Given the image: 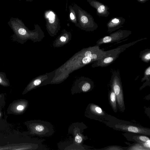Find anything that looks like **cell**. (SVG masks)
<instances>
[{"instance_id":"1","label":"cell","mask_w":150,"mask_h":150,"mask_svg":"<svg viewBox=\"0 0 150 150\" xmlns=\"http://www.w3.org/2000/svg\"><path fill=\"white\" fill-rule=\"evenodd\" d=\"M87 127L83 122H76L72 124L68 129V134L73 136L70 141L63 142V150H86V146L83 144L84 141L88 139L87 137L82 134L84 130Z\"/></svg>"},{"instance_id":"2","label":"cell","mask_w":150,"mask_h":150,"mask_svg":"<svg viewBox=\"0 0 150 150\" xmlns=\"http://www.w3.org/2000/svg\"><path fill=\"white\" fill-rule=\"evenodd\" d=\"M107 126L115 130L125 132L150 135V129L129 121L117 118L104 123Z\"/></svg>"},{"instance_id":"3","label":"cell","mask_w":150,"mask_h":150,"mask_svg":"<svg viewBox=\"0 0 150 150\" xmlns=\"http://www.w3.org/2000/svg\"><path fill=\"white\" fill-rule=\"evenodd\" d=\"M73 6L76 13L77 26L88 31H93L98 28V25L90 13L75 4Z\"/></svg>"},{"instance_id":"4","label":"cell","mask_w":150,"mask_h":150,"mask_svg":"<svg viewBox=\"0 0 150 150\" xmlns=\"http://www.w3.org/2000/svg\"><path fill=\"white\" fill-rule=\"evenodd\" d=\"M31 134L43 137L52 136L54 133L53 126L49 122L39 119L31 121L29 124Z\"/></svg>"},{"instance_id":"5","label":"cell","mask_w":150,"mask_h":150,"mask_svg":"<svg viewBox=\"0 0 150 150\" xmlns=\"http://www.w3.org/2000/svg\"><path fill=\"white\" fill-rule=\"evenodd\" d=\"M110 86L116 95L117 108L123 112L125 110V106L122 83L119 71L113 72L110 80Z\"/></svg>"},{"instance_id":"6","label":"cell","mask_w":150,"mask_h":150,"mask_svg":"<svg viewBox=\"0 0 150 150\" xmlns=\"http://www.w3.org/2000/svg\"><path fill=\"white\" fill-rule=\"evenodd\" d=\"M84 115L91 119L104 123L116 118L105 112L100 106L94 103H90L87 106Z\"/></svg>"},{"instance_id":"7","label":"cell","mask_w":150,"mask_h":150,"mask_svg":"<svg viewBox=\"0 0 150 150\" xmlns=\"http://www.w3.org/2000/svg\"><path fill=\"white\" fill-rule=\"evenodd\" d=\"M132 31L129 30L119 29L108 35L105 36L100 38L96 42V46H99L105 44L117 42L129 36Z\"/></svg>"},{"instance_id":"8","label":"cell","mask_w":150,"mask_h":150,"mask_svg":"<svg viewBox=\"0 0 150 150\" xmlns=\"http://www.w3.org/2000/svg\"><path fill=\"white\" fill-rule=\"evenodd\" d=\"M46 25L48 28H57L60 25V20L56 13L51 9L47 10L44 13Z\"/></svg>"},{"instance_id":"9","label":"cell","mask_w":150,"mask_h":150,"mask_svg":"<svg viewBox=\"0 0 150 150\" xmlns=\"http://www.w3.org/2000/svg\"><path fill=\"white\" fill-rule=\"evenodd\" d=\"M90 5L96 10V14L99 16L107 17L110 14L109 8L106 5L96 0H87Z\"/></svg>"},{"instance_id":"10","label":"cell","mask_w":150,"mask_h":150,"mask_svg":"<svg viewBox=\"0 0 150 150\" xmlns=\"http://www.w3.org/2000/svg\"><path fill=\"white\" fill-rule=\"evenodd\" d=\"M125 21V19L122 17L112 18L106 25L108 33L110 34L122 27Z\"/></svg>"},{"instance_id":"11","label":"cell","mask_w":150,"mask_h":150,"mask_svg":"<svg viewBox=\"0 0 150 150\" xmlns=\"http://www.w3.org/2000/svg\"><path fill=\"white\" fill-rule=\"evenodd\" d=\"M94 87L93 82L91 81H88L83 83L80 85V87L73 89L71 93L73 95L81 92H87L91 91Z\"/></svg>"},{"instance_id":"12","label":"cell","mask_w":150,"mask_h":150,"mask_svg":"<svg viewBox=\"0 0 150 150\" xmlns=\"http://www.w3.org/2000/svg\"><path fill=\"white\" fill-rule=\"evenodd\" d=\"M109 99L112 108L114 111L116 113L117 111V98L113 90L112 89L109 93Z\"/></svg>"},{"instance_id":"13","label":"cell","mask_w":150,"mask_h":150,"mask_svg":"<svg viewBox=\"0 0 150 150\" xmlns=\"http://www.w3.org/2000/svg\"><path fill=\"white\" fill-rule=\"evenodd\" d=\"M146 80L142 86L140 88V89H142L146 86L150 85V66H149L145 70L144 72V76L142 78L141 82Z\"/></svg>"},{"instance_id":"14","label":"cell","mask_w":150,"mask_h":150,"mask_svg":"<svg viewBox=\"0 0 150 150\" xmlns=\"http://www.w3.org/2000/svg\"><path fill=\"white\" fill-rule=\"evenodd\" d=\"M139 57L144 62L149 63L150 61V49H146L141 51Z\"/></svg>"},{"instance_id":"15","label":"cell","mask_w":150,"mask_h":150,"mask_svg":"<svg viewBox=\"0 0 150 150\" xmlns=\"http://www.w3.org/2000/svg\"><path fill=\"white\" fill-rule=\"evenodd\" d=\"M69 20L73 23L75 24L76 26H77V21L76 15L73 6L71 5H70L69 6Z\"/></svg>"},{"instance_id":"16","label":"cell","mask_w":150,"mask_h":150,"mask_svg":"<svg viewBox=\"0 0 150 150\" xmlns=\"http://www.w3.org/2000/svg\"><path fill=\"white\" fill-rule=\"evenodd\" d=\"M133 139L137 142L141 144L146 142H150L149 138L146 135H136L133 137Z\"/></svg>"},{"instance_id":"17","label":"cell","mask_w":150,"mask_h":150,"mask_svg":"<svg viewBox=\"0 0 150 150\" xmlns=\"http://www.w3.org/2000/svg\"><path fill=\"white\" fill-rule=\"evenodd\" d=\"M0 85L7 86L9 85V81L5 72L0 71Z\"/></svg>"},{"instance_id":"18","label":"cell","mask_w":150,"mask_h":150,"mask_svg":"<svg viewBox=\"0 0 150 150\" xmlns=\"http://www.w3.org/2000/svg\"><path fill=\"white\" fill-rule=\"evenodd\" d=\"M126 150H148L147 149L144 147L141 144L137 142L132 145L127 147Z\"/></svg>"},{"instance_id":"19","label":"cell","mask_w":150,"mask_h":150,"mask_svg":"<svg viewBox=\"0 0 150 150\" xmlns=\"http://www.w3.org/2000/svg\"><path fill=\"white\" fill-rule=\"evenodd\" d=\"M127 149V147H122L118 146L112 145L98 149L102 150H126Z\"/></svg>"},{"instance_id":"20","label":"cell","mask_w":150,"mask_h":150,"mask_svg":"<svg viewBox=\"0 0 150 150\" xmlns=\"http://www.w3.org/2000/svg\"><path fill=\"white\" fill-rule=\"evenodd\" d=\"M24 108L25 106L22 105H18L16 108V109L20 111L22 110Z\"/></svg>"},{"instance_id":"21","label":"cell","mask_w":150,"mask_h":150,"mask_svg":"<svg viewBox=\"0 0 150 150\" xmlns=\"http://www.w3.org/2000/svg\"><path fill=\"white\" fill-rule=\"evenodd\" d=\"M60 40L62 42H64L66 41V38L64 36H62L60 38Z\"/></svg>"},{"instance_id":"22","label":"cell","mask_w":150,"mask_h":150,"mask_svg":"<svg viewBox=\"0 0 150 150\" xmlns=\"http://www.w3.org/2000/svg\"><path fill=\"white\" fill-rule=\"evenodd\" d=\"M138 2L141 3H144L146 2L148 0H137Z\"/></svg>"},{"instance_id":"23","label":"cell","mask_w":150,"mask_h":150,"mask_svg":"<svg viewBox=\"0 0 150 150\" xmlns=\"http://www.w3.org/2000/svg\"><path fill=\"white\" fill-rule=\"evenodd\" d=\"M26 1H30L31 2L32 1H33V0H25Z\"/></svg>"},{"instance_id":"24","label":"cell","mask_w":150,"mask_h":150,"mask_svg":"<svg viewBox=\"0 0 150 150\" xmlns=\"http://www.w3.org/2000/svg\"><path fill=\"white\" fill-rule=\"evenodd\" d=\"M0 115H1V114H0Z\"/></svg>"}]
</instances>
